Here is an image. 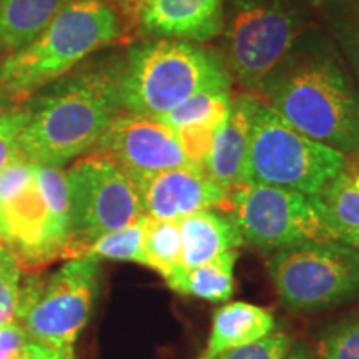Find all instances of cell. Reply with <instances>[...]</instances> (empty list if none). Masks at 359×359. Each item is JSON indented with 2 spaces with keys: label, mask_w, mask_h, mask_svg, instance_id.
Masks as SVG:
<instances>
[{
  "label": "cell",
  "mask_w": 359,
  "mask_h": 359,
  "mask_svg": "<svg viewBox=\"0 0 359 359\" xmlns=\"http://www.w3.org/2000/svg\"><path fill=\"white\" fill-rule=\"evenodd\" d=\"M19 137L20 154L37 165L62 167L88 154L122 114L116 72H93L72 79L39 98Z\"/></svg>",
  "instance_id": "1"
},
{
  "label": "cell",
  "mask_w": 359,
  "mask_h": 359,
  "mask_svg": "<svg viewBox=\"0 0 359 359\" xmlns=\"http://www.w3.org/2000/svg\"><path fill=\"white\" fill-rule=\"evenodd\" d=\"M115 72L122 111L154 118L201 90L231 85L226 67L212 50L177 39H158L133 48Z\"/></svg>",
  "instance_id": "2"
},
{
  "label": "cell",
  "mask_w": 359,
  "mask_h": 359,
  "mask_svg": "<svg viewBox=\"0 0 359 359\" xmlns=\"http://www.w3.org/2000/svg\"><path fill=\"white\" fill-rule=\"evenodd\" d=\"M120 35L122 27L111 4L72 0L39 37L2 62L0 85L11 98L32 95Z\"/></svg>",
  "instance_id": "3"
},
{
  "label": "cell",
  "mask_w": 359,
  "mask_h": 359,
  "mask_svg": "<svg viewBox=\"0 0 359 359\" xmlns=\"http://www.w3.org/2000/svg\"><path fill=\"white\" fill-rule=\"evenodd\" d=\"M268 105L291 127L344 155L359 145V93L338 60L313 57L268 87Z\"/></svg>",
  "instance_id": "4"
},
{
  "label": "cell",
  "mask_w": 359,
  "mask_h": 359,
  "mask_svg": "<svg viewBox=\"0 0 359 359\" xmlns=\"http://www.w3.org/2000/svg\"><path fill=\"white\" fill-rule=\"evenodd\" d=\"M346 163L343 151L298 132L262 100L241 183L290 188L314 196Z\"/></svg>",
  "instance_id": "5"
},
{
  "label": "cell",
  "mask_w": 359,
  "mask_h": 359,
  "mask_svg": "<svg viewBox=\"0 0 359 359\" xmlns=\"http://www.w3.org/2000/svg\"><path fill=\"white\" fill-rule=\"evenodd\" d=\"M100 258H72L48 278L20 280L17 323L34 343L74 351L80 331L92 316L98 290Z\"/></svg>",
  "instance_id": "6"
},
{
  "label": "cell",
  "mask_w": 359,
  "mask_h": 359,
  "mask_svg": "<svg viewBox=\"0 0 359 359\" xmlns=\"http://www.w3.org/2000/svg\"><path fill=\"white\" fill-rule=\"evenodd\" d=\"M268 273L293 313H320L359 298V250L313 240L273 251Z\"/></svg>",
  "instance_id": "7"
},
{
  "label": "cell",
  "mask_w": 359,
  "mask_h": 359,
  "mask_svg": "<svg viewBox=\"0 0 359 359\" xmlns=\"http://www.w3.org/2000/svg\"><path fill=\"white\" fill-rule=\"evenodd\" d=\"M70 203V240L65 258L83 257L88 243L142 218L140 193L115 161L95 151L65 172Z\"/></svg>",
  "instance_id": "8"
},
{
  "label": "cell",
  "mask_w": 359,
  "mask_h": 359,
  "mask_svg": "<svg viewBox=\"0 0 359 359\" xmlns=\"http://www.w3.org/2000/svg\"><path fill=\"white\" fill-rule=\"evenodd\" d=\"M226 210L245 243L263 253L331 240L311 196L290 188L241 183L228 191Z\"/></svg>",
  "instance_id": "9"
},
{
  "label": "cell",
  "mask_w": 359,
  "mask_h": 359,
  "mask_svg": "<svg viewBox=\"0 0 359 359\" xmlns=\"http://www.w3.org/2000/svg\"><path fill=\"white\" fill-rule=\"evenodd\" d=\"M299 30L302 24L296 13L281 2H241L224 35L231 74L246 88H266L268 79L290 53Z\"/></svg>",
  "instance_id": "10"
},
{
  "label": "cell",
  "mask_w": 359,
  "mask_h": 359,
  "mask_svg": "<svg viewBox=\"0 0 359 359\" xmlns=\"http://www.w3.org/2000/svg\"><path fill=\"white\" fill-rule=\"evenodd\" d=\"M92 151L115 161L135 185L165 170L191 167L172 127L127 111L115 116Z\"/></svg>",
  "instance_id": "11"
},
{
  "label": "cell",
  "mask_w": 359,
  "mask_h": 359,
  "mask_svg": "<svg viewBox=\"0 0 359 359\" xmlns=\"http://www.w3.org/2000/svg\"><path fill=\"white\" fill-rule=\"evenodd\" d=\"M143 213L158 219H182L201 210L224 208L228 191L195 167H178L137 183Z\"/></svg>",
  "instance_id": "12"
},
{
  "label": "cell",
  "mask_w": 359,
  "mask_h": 359,
  "mask_svg": "<svg viewBox=\"0 0 359 359\" xmlns=\"http://www.w3.org/2000/svg\"><path fill=\"white\" fill-rule=\"evenodd\" d=\"M224 0H145L138 22L161 39L206 42L223 30Z\"/></svg>",
  "instance_id": "13"
},
{
  "label": "cell",
  "mask_w": 359,
  "mask_h": 359,
  "mask_svg": "<svg viewBox=\"0 0 359 359\" xmlns=\"http://www.w3.org/2000/svg\"><path fill=\"white\" fill-rule=\"evenodd\" d=\"M259 105L262 98L253 93L235 97L226 118L215 133L205 173L223 190L230 191L241 183Z\"/></svg>",
  "instance_id": "14"
},
{
  "label": "cell",
  "mask_w": 359,
  "mask_h": 359,
  "mask_svg": "<svg viewBox=\"0 0 359 359\" xmlns=\"http://www.w3.org/2000/svg\"><path fill=\"white\" fill-rule=\"evenodd\" d=\"M311 198L331 240L359 250V165L348 161Z\"/></svg>",
  "instance_id": "15"
},
{
  "label": "cell",
  "mask_w": 359,
  "mask_h": 359,
  "mask_svg": "<svg viewBox=\"0 0 359 359\" xmlns=\"http://www.w3.org/2000/svg\"><path fill=\"white\" fill-rule=\"evenodd\" d=\"M276 320L268 309L257 304L226 303L213 314L212 331L198 359H215L224 351L257 343L275 333Z\"/></svg>",
  "instance_id": "16"
},
{
  "label": "cell",
  "mask_w": 359,
  "mask_h": 359,
  "mask_svg": "<svg viewBox=\"0 0 359 359\" xmlns=\"http://www.w3.org/2000/svg\"><path fill=\"white\" fill-rule=\"evenodd\" d=\"M182 231V266L193 268L217 258L224 251L245 245L231 217L201 210L180 219Z\"/></svg>",
  "instance_id": "17"
},
{
  "label": "cell",
  "mask_w": 359,
  "mask_h": 359,
  "mask_svg": "<svg viewBox=\"0 0 359 359\" xmlns=\"http://www.w3.org/2000/svg\"><path fill=\"white\" fill-rule=\"evenodd\" d=\"M238 257V250H231L198 266H178L165 278V281L168 288L178 294L193 296L212 303L228 302L235 290Z\"/></svg>",
  "instance_id": "18"
},
{
  "label": "cell",
  "mask_w": 359,
  "mask_h": 359,
  "mask_svg": "<svg viewBox=\"0 0 359 359\" xmlns=\"http://www.w3.org/2000/svg\"><path fill=\"white\" fill-rule=\"evenodd\" d=\"M72 0H0V50H19L47 29Z\"/></svg>",
  "instance_id": "19"
},
{
  "label": "cell",
  "mask_w": 359,
  "mask_h": 359,
  "mask_svg": "<svg viewBox=\"0 0 359 359\" xmlns=\"http://www.w3.org/2000/svg\"><path fill=\"white\" fill-rule=\"evenodd\" d=\"M143 258L145 266L167 278L182 266V231L180 219L145 217L143 223Z\"/></svg>",
  "instance_id": "20"
},
{
  "label": "cell",
  "mask_w": 359,
  "mask_h": 359,
  "mask_svg": "<svg viewBox=\"0 0 359 359\" xmlns=\"http://www.w3.org/2000/svg\"><path fill=\"white\" fill-rule=\"evenodd\" d=\"M231 100L230 88L201 90L170 110L168 114L160 116V120L173 130L191 127V125H208L218 128L230 111Z\"/></svg>",
  "instance_id": "21"
},
{
  "label": "cell",
  "mask_w": 359,
  "mask_h": 359,
  "mask_svg": "<svg viewBox=\"0 0 359 359\" xmlns=\"http://www.w3.org/2000/svg\"><path fill=\"white\" fill-rule=\"evenodd\" d=\"M145 217L147 215H143L142 218L127 224V226L98 236L97 240L85 246L83 257L133 262L145 266V258H143V223H145Z\"/></svg>",
  "instance_id": "22"
},
{
  "label": "cell",
  "mask_w": 359,
  "mask_h": 359,
  "mask_svg": "<svg viewBox=\"0 0 359 359\" xmlns=\"http://www.w3.org/2000/svg\"><path fill=\"white\" fill-rule=\"evenodd\" d=\"M318 359H359V313L327 327L318 344Z\"/></svg>",
  "instance_id": "23"
},
{
  "label": "cell",
  "mask_w": 359,
  "mask_h": 359,
  "mask_svg": "<svg viewBox=\"0 0 359 359\" xmlns=\"http://www.w3.org/2000/svg\"><path fill=\"white\" fill-rule=\"evenodd\" d=\"M217 130V127H208V125H191V127L175 130L180 145L183 148V154L191 167L205 172Z\"/></svg>",
  "instance_id": "24"
},
{
  "label": "cell",
  "mask_w": 359,
  "mask_h": 359,
  "mask_svg": "<svg viewBox=\"0 0 359 359\" xmlns=\"http://www.w3.org/2000/svg\"><path fill=\"white\" fill-rule=\"evenodd\" d=\"M29 118L27 109H8L0 111V170L17 160L20 154L19 137Z\"/></svg>",
  "instance_id": "25"
},
{
  "label": "cell",
  "mask_w": 359,
  "mask_h": 359,
  "mask_svg": "<svg viewBox=\"0 0 359 359\" xmlns=\"http://www.w3.org/2000/svg\"><path fill=\"white\" fill-rule=\"evenodd\" d=\"M293 341V336L286 333H271L257 343L224 351L215 359H283Z\"/></svg>",
  "instance_id": "26"
},
{
  "label": "cell",
  "mask_w": 359,
  "mask_h": 359,
  "mask_svg": "<svg viewBox=\"0 0 359 359\" xmlns=\"http://www.w3.org/2000/svg\"><path fill=\"white\" fill-rule=\"evenodd\" d=\"M20 280V264L17 259L0 264V326L17 323Z\"/></svg>",
  "instance_id": "27"
},
{
  "label": "cell",
  "mask_w": 359,
  "mask_h": 359,
  "mask_svg": "<svg viewBox=\"0 0 359 359\" xmlns=\"http://www.w3.org/2000/svg\"><path fill=\"white\" fill-rule=\"evenodd\" d=\"M34 177L35 163L27 160L24 155L8 163L6 168L0 170V201H6L22 188H25Z\"/></svg>",
  "instance_id": "28"
},
{
  "label": "cell",
  "mask_w": 359,
  "mask_h": 359,
  "mask_svg": "<svg viewBox=\"0 0 359 359\" xmlns=\"http://www.w3.org/2000/svg\"><path fill=\"white\" fill-rule=\"evenodd\" d=\"M29 336L19 323L0 326V359H22Z\"/></svg>",
  "instance_id": "29"
},
{
  "label": "cell",
  "mask_w": 359,
  "mask_h": 359,
  "mask_svg": "<svg viewBox=\"0 0 359 359\" xmlns=\"http://www.w3.org/2000/svg\"><path fill=\"white\" fill-rule=\"evenodd\" d=\"M22 359H75L74 351H58L29 339Z\"/></svg>",
  "instance_id": "30"
},
{
  "label": "cell",
  "mask_w": 359,
  "mask_h": 359,
  "mask_svg": "<svg viewBox=\"0 0 359 359\" xmlns=\"http://www.w3.org/2000/svg\"><path fill=\"white\" fill-rule=\"evenodd\" d=\"M344 50L348 53L349 62H351L354 74L359 80V29H351L343 39Z\"/></svg>",
  "instance_id": "31"
},
{
  "label": "cell",
  "mask_w": 359,
  "mask_h": 359,
  "mask_svg": "<svg viewBox=\"0 0 359 359\" xmlns=\"http://www.w3.org/2000/svg\"><path fill=\"white\" fill-rule=\"evenodd\" d=\"M143 2L145 0H110V4H114L115 7H118L120 11H123L128 17H133V19H138Z\"/></svg>",
  "instance_id": "32"
},
{
  "label": "cell",
  "mask_w": 359,
  "mask_h": 359,
  "mask_svg": "<svg viewBox=\"0 0 359 359\" xmlns=\"http://www.w3.org/2000/svg\"><path fill=\"white\" fill-rule=\"evenodd\" d=\"M283 359H314V356L303 341H296V343L293 341V344H291V348Z\"/></svg>",
  "instance_id": "33"
},
{
  "label": "cell",
  "mask_w": 359,
  "mask_h": 359,
  "mask_svg": "<svg viewBox=\"0 0 359 359\" xmlns=\"http://www.w3.org/2000/svg\"><path fill=\"white\" fill-rule=\"evenodd\" d=\"M12 259H15V257H13L12 251L8 250V246L4 243L2 240H0V264L12 262Z\"/></svg>",
  "instance_id": "34"
},
{
  "label": "cell",
  "mask_w": 359,
  "mask_h": 359,
  "mask_svg": "<svg viewBox=\"0 0 359 359\" xmlns=\"http://www.w3.org/2000/svg\"><path fill=\"white\" fill-rule=\"evenodd\" d=\"M8 97L6 93V90L2 88V85H0V111H4V107H6V103L8 102Z\"/></svg>",
  "instance_id": "35"
},
{
  "label": "cell",
  "mask_w": 359,
  "mask_h": 359,
  "mask_svg": "<svg viewBox=\"0 0 359 359\" xmlns=\"http://www.w3.org/2000/svg\"><path fill=\"white\" fill-rule=\"evenodd\" d=\"M356 154L359 155V145H358V148H356Z\"/></svg>",
  "instance_id": "36"
}]
</instances>
